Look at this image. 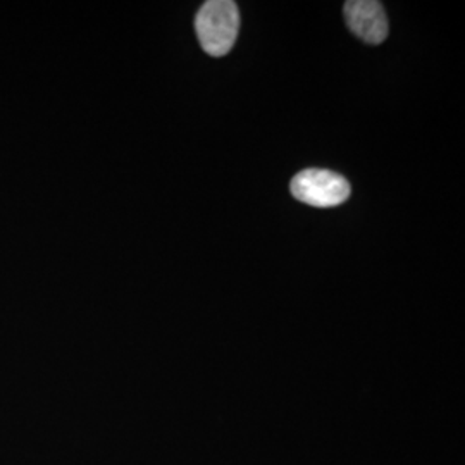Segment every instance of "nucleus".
I'll return each mask as SVG.
<instances>
[{"label": "nucleus", "mask_w": 465, "mask_h": 465, "mask_svg": "<svg viewBox=\"0 0 465 465\" xmlns=\"http://www.w3.org/2000/svg\"><path fill=\"white\" fill-rule=\"evenodd\" d=\"M295 199L312 207H334L349 200L350 184L343 176L326 169H305L290 184Z\"/></svg>", "instance_id": "obj_2"}, {"label": "nucleus", "mask_w": 465, "mask_h": 465, "mask_svg": "<svg viewBox=\"0 0 465 465\" xmlns=\"http://www.w3.org/2000/svg\"><path fill=\"white\" fill-rule=\"evenodd\" d=\"M345 19L350 30L367 44L380 45L388 36V19L381 2L350 0L345 4Z\"/></svg>", "instance_id": "obj_3"}, {"label": "nucleus", "mask_w": 465, "mask_h": 465, "mask_svg": "<svg viewBox=\"0 0 465 465\" xmlns=\"http://www.w3.org/2000/svg\"><path fill=\"white\" fill-rule=\"evenodd\" d=\"M200 45L209 55L223 57L232 49L238 30L240 13L232 0H209L195 17Z\"/></svg>", "instance_id": "obj_1"}]
</instances>
